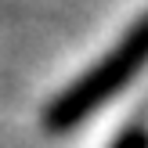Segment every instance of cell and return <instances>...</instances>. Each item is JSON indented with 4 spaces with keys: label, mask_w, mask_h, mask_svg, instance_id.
<instances>
[{
    "label": "cell",
    "mask_w": 148,
    "mask_h": 148,
    "mask_svg": "<svg viewBox=\"0 0 148 148\" xmlns=\"http://www.w3.org/2000/svg\"><path fill=\"white\" fill-rule=\"evenodd\" d=\"M145 65H148V18H141L98 65H90L72 87H65V90L51 101L47 116H43L47 130L51 134H62V130L79 127V123L90 112H98L112 94H119Z\"/></svg>",
    "instance_id": "1"
},
{
    "label": "cell",
    "mask_w": 148,
    "mask_h": 148,
    "mask_svg": "<svg viewBox=\"0 0 148 148\" xmlns=\"http://www.w3.org/2000/svg\"><path fill=\"white\" fill-rule=\"evenodd\" d=\"M112 148H148V130H141V127L127 130V134H123Z\"/></svg>",
    "instance_id": "2"
}]
</instances>
